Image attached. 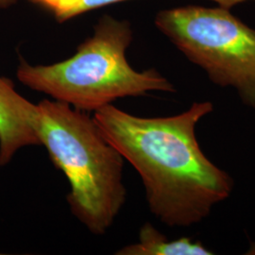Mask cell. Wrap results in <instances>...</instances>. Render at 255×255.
I'll use <instances>...</instances> for the list:
<instances>
[{
	"label": "cell",
	"instance_id": "3",
	"mask_svg": "<svg viewBox=\"0 0 255 255\" xmlns=\"http://www.w3.org/2000/svg\"><path fill=\"white\" fill-rule=\"evenodd\" d=\"M132 37L128 22L106 14L69 59L31 65L21 58L17 79L28 88L83 112H96L119 99L149 92L175 93L173 84L156 69L137 71L129 65L126 52Z\"/></svg>",
	"mask_w": 255,
	"mask_h": 255
},
{
	"label": "cell",
	"instance_id": "4",
	"mask_svg": "<svg viewBox=\"0 0 255 255\" xmlns=\"http://www.w3.org/2000/svg\"><path fill=\"white\" fill-rule=\"evenodd\" d=\"M155 26L211 82L235 89L255 109V29L220 5L163 9Z\"/></svg>",
	"mask_w": 255,
	"mask_h": 255
},
{
	"label": "cell",
	"instance_id": "2",
	"mask_svg": "<svg viewBox=\"0 0 255 255\" xmlns=\"http://www.w3.org/2000/svg\"><path fill=\"white\" fill-rule=\"evenodd\" d=\"M37 106L41 146L68 180L72 215L93 235H105L127 198L123 156L86 112L55 100Z\"/></svg>",
	"mask_w": 255,
	"mask_h": 255
},
{
	"label": "cell",
	"instance_id": "8",
	"mask_svg": "<svg viewBox=\"0 0 255 255\" xmlns=\"http://www.w3.org/2000/svg\"><path fill=\"white\" fill-rule=\"evenodd\" d=\"M15 2L16 0H0V8H9Z\"/></svg>",
	"mask_w": 255,
	"mask_h": 255
},
{
	"label": "cell",
	"instance_id": "1",
	"mask_svg": "<svg viewBox=\"0 0 255 255\" xmlns=\"http://www.w3.org/2000/svg\"><path fill=\"white\" fill-rule=\"evenodd\" d=\"M213 110L211 101H198L171 117H137L113 104L94 112L104 136L140 175L150 212L167 226L200 223L234 190L231 175L204 154L196 135Z\"/></svg>",
	"mask_w": 255,
	"mask_h": 255
},
{
	"label": "cell",
	"instance_id": "7",
	"mask_svg": "<svg viewBox=\"0 0 255 255\" xmlns=\"http://www.w3.org/2000/svg\"><path fill=\"white\" fill-rule=\"evenodd\" d=\"M48 9L60 23L93 9L128 0H31Z\"/></svg>",
	"mask_w": 255,
	"mask_h": 255
},
{
	"label": "cell",
	"instance_id": "6",
	"mask_svg": "<svg viewBox=\"0 0 255 255\" xmlns=\"http://www.w3.org/2000/svg\"><path fill=\"white\" fill-rule=\"evenodd\" d=\"M118 255H211L214 253L191 237L169 240L154 226L146 222L139 231L138 242L123 247Z\"/></svg>",
	"mask_w": 255,
	"mask_h": 255
},
{
	"label": "cell",
	"instance_id": "5",
	"mask_svg": "<svg viewBox=\"0 0 255 255\" xmlns=\"http://www.w3.org/2000/svg\"><path fill=\"white\" fill-rule=\"evenodd\" d=\"M37 104L15 91L9 79L0 76V166L9 164L25 146H41Z\"/></svg>",
	"mask_w": 255,
	"mask_h": 255
},
{
	"label": "cell",
	"instance_id": "9",
	"mask_svg": "<svg viewBox=\"0 0 255 255\" xmlns=\"http://www.w3.org/2000/svg\"><path fill=\"white\" fill-rule=\"evenodd\" d=\"M247 254H248V255H255V245H252L251 250H250Z\"/></svg>",
	"mask_w": 255,
	"mask_h": 255
}]
</instances>
